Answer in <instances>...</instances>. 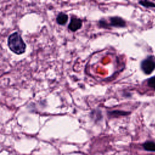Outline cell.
<instances>
[{
	"instance_id": "7a4b0ae2",
	"label": "cell",
	"mask_w": 155,
	"mask_h": 155,
	"mask_svg": "<svg viewBox=\"0 0 155 155\" xmlns=\"http://www.w3.org/2000/svg\"><path fill=\"white\" fill-rule=\"evenodd\" d=\"M140 67L145 74H150L155 70V61L151 57H148L142 61Z\"/></svg>"
},
{
	"instance_id": "8992f818",
	"label": "cell",
	"mask_w": 155,
	"mask_h": 155,
	"mask_svg": "<svg viewBox=\"0 0 155 155\" xmlns=\"http://www.w3.org/2000/svg\"><path fill=\"white\" fill-rule=\"evenodd\" d=\"M108 116L111 117H119V116H124L128 115L130 113L125 111H121V110H113L108 111Z\"/></svg>"
},
{
	"instance_id": "52a82bcc",
	"label": "cell",
	"mask_w": 155,
	"mask_h": 155,
	"mask_svg": "<svg viewBox=\"0 0 155 155\" xmlns=\"http://www.w3.org/2000/svg\"><path fill=\"white\" fill-rule=\"evenodd\" d=\"M143 147L147 151H155V142L152 141L145 142L143 144Z\"/></svg>"
},
{
	"instance_id": "9c48e42d",
	"label": "cell",
	"mask_w": 155,
	"mask_h": 155,
	"mask_svg": "<svg viewBox=\"0 0 155 155\" xmlns=\"http://www.w3.org/2000/svg\"><path fill=\"white\" fill-rule=\"evenodd\" d=\"M147 84L149 87L155 89V76L148 79L147 81Z\"/></svg>"
},
{
	"instance_id": "5b68a950",
	"label": "cell",
	"mask_w": 155,
	"mask_h": 155,
	"mask_svg": "<svg viewBox=\"0 0 155 155\" xmlns=\"http://www.w3.org/2000/svg\"><path fill=\"white\" fill-rule=\"evenodd\" d=\"M68 21V15L64 13H60L56 17V22L59 25H64Z\"/></svg>"
},
{
	"instance_id": "3957f363",
	"label": "cell",
	"mask_w": 155,
	"mask_h": 155,
	"mask_svg": "<svg viewBox=\"0 0 155 155\" xmlns=\"http://www.w3.org/2000/svg\"><path fill=\"white\" fill-rule=\"evenodd\" d=\"M109 21L110 22L108 23V27H125L126 26V22L125 20L118 16H113L110 18Z\"/></svg>"
},
{
	"instance_id": "6da1fadb",
	"label": "cell",
	"mask_w": 155,
	"mask_h": 155,
	"mask_svg": "<svg viewBox=\"0 0 155 155\" xmlns=\"http://www.w3.org/2000/svg\"><path fill=\"white\" fill-rule=\"evenodd\" d=\"M7 42L10 50L15 54H22L25 51L26 45L18 33L15 32L10 35Z\"/></svg>"
},
{
	"instance_id": "277c9868",
	"label": "cell",
	"mask_w": 155,
	"mask_h": 155,
	"mask_svg": "<svg viewBox=\"0 0 155 155\" xmlns=\"http://www.w3.org/2000/svg\"><path fill=\"white\" fill-rule=\"evenodd\" d=\"M82 25V21L81 19L72 18L68 24V29L71 31H76L80 29Z\"/></svg>"
},
{
	"instance_id": "ba28073f",
	"label": "cell",
	"mask_w": 155,
	"mask_h": 155,
	"mask_svg": "<svg viewBox=\"0 0 155 155\" xmlns=\"http://www.w3.org/2000/svg\"><path fill=\"white\" fill-rule=\"evenodd\" d=\"M139 4L143 7H145L146 8H154L155 7V4L151 1H139Z\"/></svg>"
}]
</instances>
